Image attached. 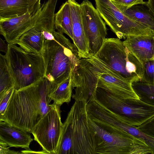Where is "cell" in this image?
<instances>
[{
	"label": "cell",
	"instance_id": "7",
	"mask_svg": "<svg viewBox=\"0 0 154 154\" xmlns=\"http://www.w3.org/2000/svg\"><path fill=\"white\" fill-rule=\"evenodd\" d=\"M95 100L132 125L139 126L154 116V106L139 99L120 98L99 88H96Z\"/></svg>",
	"mask_w": 154,
	"mask_h": 154
},
{
	"label": "cell",
	"instance_id": "14",
	"mask_svg": "<svg viewBox=\"0 0 154 154\" xmlns=\"http://www.w3.org/2000/svg\"><path fill=\"white\" fill-rule=\"evenodd\" d=\"M27 133L17 129L6 122L0 121V140L10 147L30 150L29 145L33 139Z\"/></svg>",
	"mask_w": 154,
	"mask_h": 154
},
{
	"label": "cell",
	"instance_id": "23",
	"mask_svg": "<svg viewBox=\"0 0 154 154\" xmlns=\"http://www.w3.org/2000/svg\"><path fill=\"white\" fill-rule=\"evenodd\" d=\"M142 64L143 75L141 82L154 84V59Z\"/></svg>",
	"mask_w": 154,
	"mask_h": 154
},
{
	"label": "cell",
	"instance_id": "2",
	"mask_svg": "<svg viewBox=\"0 0 154 154\" xmlns=\"http://www.w3.org/2000/svg\"><path fill=\"white\" fill-rule=\"evenodd\" d=\"M84 100L75 101L63 124L56 154H95Z\"/></svg>",
	"mask_w": 154,
	"mask_h": 154
},
{
	"label": "cell",
	"instance_id": "8",
	"mask_svg": "<svg viewBox=\"0 0 154 154\" xmlns=\"http://www.w3.org/2000/svg\"><path fill=\"white\" fill-rule=\"evenodd\" d=\"M94 0L102 18L119 39H125L131 36L154 35L150 30L122 12L111 0Z\"/></svg>",
	"mask_w": 154,
	"mask_h": 154
},
{
	"label": "cell",
	"instance_id": "21",
	"mask_svg": "<svg viewBox=\"0 0 154 154\" xmlns=\"http://www.w3.org/2000/svg\"><path fill=\"white\" fill-rule=\"evenodd\" d=\"M14 86L5 55L0 54V94Z\"/></svg>",
	"mask_w": 154,
	"mask_h": 154
},
{
	"label": "cell",
	"instance_id": "19",
	"mask_svg": "<svg viewBox=\"0 0 154 154\" xmlns=\"http://www.w3.org/2000/svg\"><path fill=\"white\" fill-rule=\"evenodd\" d=\"M122 12L154 33V14L146 4L134 5Z\"/></svg>",
	"mask_w": 154,
	"mask_h": 154
},
{
	"label": "cell",
	"instance_id": "11",
	"mask_svg": "<svg viewBox=\"0 0 154 154\" xmlns=\"http://www.w3.org/2000/svg\"><path fill=\"white\" fill-rule=\"evenodd\" d=\"M34 17L29 12L10 19H0V34L9 43H13L23 34L34 26Z\"/></svg>",
	"mask_w": 154,
	"mask_h": 154
},
{
	"label": "cell",
	"instance_id": "28",
	"mask_svg": "<svg viewBox=\"0 0 154 154\" xmlns=\"http://www.w3.org/2000/svg\"><path fill=\"white\" fill-rule=\"evenodd\" d=\"M4 142L0 140V154H22L18 151H16L9 149L10 146Z\"/></svg>",
	"mask_w": 154,
	"mask_h": 154
},
{
	"label": "cell",
	"instance_id": "17",
	"mask_svg": "<svg viewBox=\"0 0 154 154\" xmlns=\"http://www.w3.org/2000/svg\"><path fill=\"white\" fill-rule=\"evenodd\" d=\"M29 0H0V19H10L28 12Z\"/></svg>",
	"mask_w": 154,
	"mask_h": 154
},
{
	"label": "cell",
	"instance_id": "30",
	"mask_svg": "<svg viewBox=\"0 0 154 154\" xmlns=\"http://www.w3.org/2000/svg\"><path fill=\"white\" fill-rule=\"evenodd\" d=\"M146 2V5L154 14V0H148Z\"/></svg>",
	"mask_w": 154,
	"mask_h": 154
},
{
	"label": "cell",
	"instance_id": "1",
	"mask_svg": "<svg viewBox=\"0 0 154 154\" xmlns=\"http://www.w3.org/2000/svg\"><path fill=\"white\" fill-rule=\"evenodd\" d=\"M51 83L43 77L32 84L15 89L0 121L31 133L37 123L51 108L48 94Z\"/></svg>",
	"mask_w": 154,
	"mask_h": 154
},
{
	"label": "cell",
	"instance_id": "20",
	"mask_svg": "<svg viewBox=\"0 0 154 154\" xmlns=\"http://www.w3.org/2000/svg\"><path fill=\"white\" fill-rule=\"evenodd\" d=\"M132 88L143 102L154 106V84L141 81L132 83Z\"/></svg>",
	"mask_w": 154,
	"mask_h": 154
},
{
	"label": "cell",
	"instance_id": "22",
	"mask_svg": "<svg viewBox=\"0 0 154 154\" xmlns=\"http://www.w3.org/2000/svg\"><path fill=\"white\" fill-rule=\"evenodd\" d=\"M121 129L136 138L143 141L152 149L154 154V137L143 132L137 126L130 125L124 122Z\"/></svg>",
	"mask_w": 154,
	"mask_h": 154
},
{
	"label": "cell",
	"instance_id": "25",
	"mask_svg": "<svg viewBox=\"0 0 154 154\" xmlns=\"http://www.w3.org/2000/svg\"><path fill=\"white\" fill-rule=\"evenodd\" d=\"M15 89L14 86L0 94V117L4 114Z\"/></svg>",
	"mask_w": 154,
	"mask_h": 154
},
{
	"label": "cell",
	"instance_id": "27",
	"mask_svg": "<svg viewBox=\"0 0 154 154\" xmlns=\"http://www.w3.org/2000/svg\"><path fill=\"white\" fill-rule=\"evenodd\" d=\"M41 0H29L28 12L32 16L38 13L41 7Z\"/></svg>",
	"mask_w": 154,
	"mask_h": 154
},
{
	"label": "cell",
	"instance_id": "4",
	"mask_svg": "<svg viewBox=\"0 0 154 154\" xmlns=\"http://www.w3.org/2000/svg\"><path fill=\"white\" fill-rule=\"evenodd\" d=\"M93 57L128 82L141 81L142 63L118 38H106Z\"/></svg>",
	"mask_w": 154,
	"mask_h": 154
},
{
	"label": "cell",
	"instance_id": "5",
	"mask_svg": "<svg viewBox=\"0 0 154 154\" xmlns=\"http://www.w3.org/2000/svg\"><path fill=\"white\" fill-rule=\"evenodd\" d=\"M5 56L15 89L27 87L44 77L45 65L41 54L26 51L9 43Z\"/></svg>",
	"mask_w": 154,
	"mask_h": 154
},
{
	"label": "cell",
	"instance_id": "29",
	"mask_svg": "<svg viewBox=\"0 0 154 154\" xmlns=\"http://www.w3.org/2000/svg\"><path fill=\"white\" fill-rule=\"evenodd\" d=\"M0 51L6 53L8 50V44H6L5 40L1 38H0Z\"/></svg>",
	"mask_w": 154,
	"mask_h": 154
},
{
	"label": "cell",
	"instance_id": "6",
	"mask_svg": "<svg viewBox=\"0 0 154 154\" xmlns=\"http://www.w3.org/2000/svg\"><path fill=\"white\" fill-rule=\"evenodd\" d=\"M95 154H132L137 143L144 142L122 129L100 123L88 117Z\"/></svg>",
	"mask_w": 154,
	"mask_h": 154
},
{
	"label": "cell",
	"instance_id": "15",
	"mask_svg": "<svg viewBox=\"0 0 154 154\" xmlns=\"http://www.w3.org/2000/svg\"><path fill=\"white\" fill-rule=\"evenodd\" d=\"M44 40L42 31L34 27L23 34L13 43L26 51L41 54Z\"/></svg>",
	"mask_w": 154,
	"mask_h": 154
},
{
	"label": "cell",
	"instance_id": "3",
	"mask_svg": "<svg viewBox=\"0 0 154 154\" xmlns=\"http://www.w3.org/2000/svg\"><path fill=\"white\" fill-rule=\"evenodd\" d=\"M52 34L51 40L44 39L41 54L45 65L44 77L52 83H58L69 77L81 58L74 44L63 33L54 30Z\"/></svg>",
	"mask_w": 154,
	"mask_h": 154
},
{
	"label": "cell",
	"instance_id": "18",
	"mask_svg": "<svg viewBox=\"0 0 154 154\" xmlns=\"http://www.w3.org/2000/svg\"><path fill=\"white\" fill-rule=\"evenodd\" d=\"M54 28L56 31L67 35L73 41L72 18L69 3L67 0L54 15Z\"/></svg>",
	"mask_w": 154,
	"mask_h": 154
},
{
	"label": "cell",
	"instance_id": "26",
	"mask_svg": "<svg viewBox=\"0 0 154 154\" xmlns=\"http://www.w3.org/2000/svg\"><path fill=\"white\" fill-rule=\"evenodd\" d=\"M137 127L143 132L154 137V116Z\"/></svg>",
	"mask_w": 154,
	"mask_h": 154
},
{
	"label": "cell",
	"instance_id": "16",
	"mask_svg": "<svg viewBox=\"0 0 154 154\" xmlns=\"http://www.w3.org/2000/svg\"><path fill=\"white\" fill-rule=\"evenodd\" d=\"M73 71L63 81L58 83H51L48 96L53 100L54 104L60 106L64 103H68L70 101L73 89L72 82Z\"/></svg>",
	"mask_w": 154,
	"mask_h": 154
},
{
	"label": "cell",
	"instance_id": "12",
	"mask_svg": "<svg viewBox=\"0 0 154 154\" xmlns=\"http://www.w3.org/2000/svg\"><path fill=\"white\" fill-rule=\"evenodd\" d=\"M124 45L142 63L154 59V35L129 36Z\"/></svg>",
	"mask_w": 154,
	"mask_h": 154
},
{
	"label": "cell",
	"instance_id": "9",
	"mask_svg": "<svg viewBox=\"0 0 154 154\" xmlns=\"http://www.w3.org/2000/svg\"><path fill=\"white\" fill-rule=\"evenodd\" d=\"M63 123L60 106L53 103L51 108L35 125L31 133L48 154H56L60 141Z\"/></svg>",
	"mask_w": 154,
	"mask_h": 154
},
{
	"label": "cell",
	"instance_id": "24",
	"mask_svg": "<svg viewBox=\"0 0 154 154\" xmlns=\"http://www.w3.org/2000/svg\"><path fill=\"white\" fill-rule=\"evenodd\" d=\"M111 2L122 12H123L134 5L139 4H146L143 0H111Z\"/></svg>",
	"mask_w": 154,
	"mask_h": 154
},
{
	"label": "cell",
	"instance_id": "10",
	"mask_svg": "<svg viewBox=\"0 0 154 154\" xmlns=\"http://www.w3.org/2000/svg\"><path fill=\"white\" fill-rule=\"evenodd\" d=\"M80 6L90 58H91L99 51L106 38L107 29L105 22L90 1L83 0Z\"/></svg>",
	"mask_w": 154,
	"mask_h": 154
},
{
	"label": "cell",
	"instance_id": "13",
	"mask_svg": "<svg viewBox=\"0 0 154 154\" xmlns=\"http://www.w3.org/2000/svg\"><path fill=\"white\" fill-rule=\"evenodd\" d=\"M68 1L70 6L72 18L73 42L81 58H90L82 19L80 4L75 0Z\"/></svg>",
	"mask_w": 154,
	"mask_h": 154
}]
</instances>
